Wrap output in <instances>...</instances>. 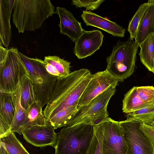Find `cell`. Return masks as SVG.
Returning a JSON list of instances; mask_svg holds the SVG:
<instances>
[{"label":"cell","mask_w":154,"mask_h":154,"mask_svg":"<svg viewBox=\"0 0 154 154\" xmlns=\"http://www.w3.org/2000/svg\"><path fill=\"white\" fill-rule=\"evenodd\" d=\"M48 122L44 125H34L25 129L22 132L24 138L32 145L39 147L54 146L57 134Z\"/></svg>","instance_id":"obj_11"},{"label":"cell","mask_w":154,"mask_h":154,"mask_svg":"<svg viewBox=\"0 0 154 154\" xmlns=\"http://www.w3.org/2000/svg\"><path fill=\"white\" fill-rule=\"evenodd\" d=\"M104 131L103 154H127V146L120 122L108 117L103 122Z\"/></svg>","instance_id":"obj_8"},{"label":"cell","mask_w":154,"mask_h":154,"mask_svg":"<svg viewBox=\"0 0 154 154\" xmlns=\"http://www.w3.org/2000/svg\"><path fill=\"white\" fill-rule=\"evenodd\" d=\"M81 17L87 26L97 27L114 36L123 37L125 29L116 23L104 18L90 11H83Z\"/></svg>","instance_id":"obj_14"},{"label":"cell","mask_w":154,"mask_h":154,"mask_svg":"<svg viewBox=\"0 0 154 154\" xmlns=\"http://www.w3.org/2000/svg\"><path fill=\"white\" fill-rule=\"evenodd\" d=\"M137 91L139 97L144 102L148 104H154V87H137Z\"/></svg>","instance_id":"obj_29"},{"label":"cell","mask_w":154,"mask_h":154,"mask_svg":"<svg viewBox=\"0 0 154 154\" xmlns=\"http://www.w3.org/2000/svg\"><path fill=\"white\" fill-rule=\"evenodd\" d=\"M0 138L11 132L15 113L11 94L0 91Z\"/></svg>","instance_id":"obj_15"},{"label":"cell","mask_w":154,"mask_h":154,"mask_svg":"<svg viewBox=\"0 0 154 154\" xmlns=\"http://www.w3.org/2000/svg\"><path fill=\"white\" fill-rule=\"evenodd\" d=\"M141 123L127 119L120 122L127 146V154H154V148L150 141L140 129Z\"/></svg>","instance_id":"obj_7"},{"label":"cell","mask_w":154,"mask_h":154,"mask_svg":"<svg viewBox=\"0 0 154 154\" xmlns=\"http://www.w3.org/2000/svg\"><path fill=\"white\" fill-rule=\"evenodd\" d=\"M92 75L89 70L83 68L57 78L53 92L43 111L47 121L62 109L78 104Z\"/></svg>","instance_id":"obj_1"},{"label":"cell","mask_w":154,"mask_h":154,"mask_svg":"<svg viewBox=\"0 0 154 154\" xmlns=\"http://www.w3.org/2000/svg\"><path fill=\"white\" fill-rule=\"evenodd\" d=\"M116 87H109L93 99L88 104L78 109L77 111L69 121L66 126H71L79 124L84 118L107 109L109 102L116 92Z\"/></svg>","instance_id":"obj_10"},{"label":"cell","mask_w":154,"mask_h":154,"mask_svg":"<svg viewBox=\"0 0 154 154\" xmlns=\"http://www.w3.org/2000/svg\"><path fill=\"white\" fill-rule=\"evenodd\" d=\"M126 116L127 119L151 125L154 119V104L148 105L128 113Z\"/></svg>","instance_id":"obj_25"},{"label":"cell","mask_w":154,"mask_h":154,"mask_svg":"<svg viewBox=\"0 0 154 154\" xmlns=\"http://www.w3.org/2000/svg\"><path fill=\"white\" fill-rule=\"evenodd\" d=\"M0 142L10 154H29L15 136L10 132L0 138Z\"/></svg>","instance_id":"obj_24"},{"label":"cell","mask_w":154,"mask_h":154,"mask_svg":"<svg viewBox=\"0 0 154 154\" xmlns=\"http://www.w3.org/2000/svg\"><path fill=\"white\" fill-rule=\"evenodd\" d=\"M77 104L64 109L50 119L48 122L55 129L66 126L78 111Z\"/></svg>","instance_id":"obj_22"},{"label":"cell","mask_w":154,"mask_h":154,"mask_svg":"<svg viewBox=\"0 0 154 154\" xmlns=\"http://www.w3.org/2000/svg\"><path fill=\"white\" fill-rule=\"evenodd\" d=\"M140 128L148 137L154 149V126L141 123Z\"/></svg>","instance_id":"obj_32"},{"label":"cell","mask_w":154,"mask_h":154,"mask_svg":"<svg viewBox=\"0 0 154 154\" xmlns=\"http://www.w3.org/2000/svg\"><path fill=\"white\" fill-rule=\"evenodd\" d=\"M16 0H0V43L7 48L11 36L10 18Z\"/></svg>","instance_id":"obj_16"},{"label":"cell","mask_w":154,"mask_h":154,"mask_svg":"<svg viewBox=\"0 0 154 154\" xmlns=\"http://www.w3.org/2000/svg\"><path fill=\"white\" fill-rule=\"evenodd\" d=\"M104 1L103 0H73L72 4L76 8H84L87 11H93L98 9Z\"/></svg>","instance_id":"obj_30"},{"label":"cell","mask_w":154,"mask_h":154,"mask_svg":"<svg viewBox=\"0 0 154 154\" xmlns=\"http://www.w3.org/2000/svg\"><path fill=\"white\" fill-rule=\"evenodd\" d=\"M11 94L15 107V113L11 126L10 131L21 135L28 123V112L27 109H25L21 103L20 84L15 91Z\"/></svg>","instance_id":"obj_17"},{"label":"cell","mask_w":154,"mask_h":154,"mask_svg":"<svg viewBox=\"0 0 154 154\" xmlns=\"http://www.w3.org/2000/svg\"><path fill=\"white\" fill-rule=\"evenodd\" d=\"M0 154H10L1 143H0Z\"/></svg>","instance_id":"obj_34"},{"label":"cell","mask_w":154,"mask_h":154,"mask_svg":"<svg viewBox=\"0 0 154 154\" xmlns=\"http://www.w3.org/2000/svg\"><path fill=\"white\" fill-rule=\"evenodd\" d=\"M19 54L32 80L37 100L43 107L48 103L55 88L57 78L49 74L44 60Z\"/></svg>","instance_id":"obj_6"},{"label":"cell","mask_w":154,"mask_h":154,"mask_svg":"<svg viewBox=\"0 0 154 154\" xmlns=\"http://www.w3.org/2000/svg\"><path fill=\"white\" fill-rule=\"evenodd\" d=\"M42 108L38 100L29 106L27 109L28 122L25 129L33 126L45 125L48 122L43 112Z\"/></svg>","instance_id":"obj_23"},{"label":"cell","mask_w":154,"mask_h":154,"mask_svg":"<svg viewBox=\"0 0 154 154\" xmlns=\"http://www.w3.org/2000/svg\"><path fill=\"white\" fill-rule=\"evenodd\" d=\"M21 88V103L27 109L29 106L37 100L34 89L32 80L29 75H25L19 83Z\"/></svg>","instance_id":"obj_20"},{"label":"cell","mask_w":154,"mask_h":154,"mask_svg":"<svg viewBox=\"0 0 154 154\" xmlns=\"http://www.w3.org/2000/svg\"><path fill=\"white\" fill-rule=\"evenodd\" d=\"M108 116V112L106 109L84 118L80 123H84L91 125L94 126H97L104 121Z\"/></svg>","instance_id":"obj_31"},{"label":"cell","mask_w":154,"mask_h":154,"mask_svg":"<svg viewBox=\"0 0 154 154\" xmlns=\"http://www.w3.org/2000/svg\"><path fill=\"white\" fill-rule=\"evenodd\" d=\"M103 36L98 30L84 31L75 42L74 54L79 59L91 55L102 45Z\"/></svg>","instance_id":"obj_12"},{"label":"cell","mask_w":154,"mask_h":154,"mask_svg":"<svg viewBox=\"0 0 154 154\" xmlns=\"http://www.w3.org/2000/svg\"><path fill=\"white\" fill-rule=\"evenodd\" d=\"M122 102V112L126 114L151 105L146 103L140 99L138 94L137 87L135 86L132 88L125 95Z\"/></svg>","instance_id":"obj_21"},{"label":"cell","mask_w":154,"mask_h":154,"mask_svg":"<svg viewBox=\"0 0 154 154\" xmlns=\"http://www.w3.org/2000/svg\"><path fill=\"white\" fill-rule=\"evenodd\" d=\"M153 67H154V72H153V73H154V57H153Z\"/></svg>","instance_id":"obj_36"},{"label":"cell","mask_w":154,"mask_h":154,"mask_svg":"<svg viewBox=\"0 0 154 154\" xmlns=\"http://www.w3.org/2000/svg\"><path fill=\"white\" fill-rule=\"evenodd\" d=\"M55 13L60 18L58 25L60 33L67 35L74 42H75L85 31L81 23L79 22L72 13L64 7H57Z\"/></svg>","instance_id":"obj_13"},{"label":"cell","mask_w":154,"mask_h":154,"mask_svg":"<svg viewBox=\"0 0 154 154\" xmlns=\"http://www.w3.org/2000/svg\"><path fill=\"white\" fill-rule=\"evenodd\" d=\"M46 63L52 65L59 74L60 78L69 75L70 72V62L57 56L49 55L44 57Z\"/></svg>","instance_id":"obj_26"},{"label":"cell","mask_w":154,"mask_h":154,"mask_svg":"<svg viewBox=\"0 0 154 154\" xmlns=\"http://www.w3.org/2000/svg\"><path fill=\"white\" fill-rule=\"evenodd\" d=\"M94 127V136L87 154H103L102 143L104 131L103 122Z\"/></svg>","instance_id":"obj_27"},{"label":"cell","mask_w":154,"mask_h":154,"mask_svg":"<svg viewBox=\"0 0 154 154\" xmlns=\"http://www.w3.org/2000/svg\"><path fill=\"white\" fill-rule=\"evenodd\" d=\"M151 125L154 126V119L153 120V122H152V123Z\"/></svg>","instance_id":"obj_35"},{"label":"cell","mask_w":154,"mask_h":154,"mask_svg":"<svg viewBox=\"0 0 154 154\" xmlns=\"http://www.w3.org/2000/svg\"><path fill=\"white\" fill-rule=\"evenodd\" d=\"M118 81L106 69L92 75V77L80 97L77 109L88 104L109 88L117 85Z\"/></svg>","instance_id":"obj_9"},{"label":"cell","mask_w":154,"mask_h":154,"mask_svg":"<svg viewBox=\"0 0 154 154\" xmlns=\"http://www.w3.org/2000/svg\"><path fill=\"white\" fill-rule=\"evenodd\" d=\"M94 132V126L84 123L64 127L57 134L55 154H87Z\"/></svg>","instance_id":"obj_3"},{"label":"cell","mask_w":154,"mask_h":154,"mask_svg":"<svg viewBox=\"0 0 154 154\" xmlns=\"http://www.w3.org/2000/svg\"><path fill=\"white\" fill-rule=\"evenodd\" d=\"M139 46L140 48L139 54L141 62L149 71L153 73L154 34L149 35Z\"/></svg>","instance_id":"obj_19"},{"label":"cell","mask_w":154,"mask_h":154,"mask_svg":"<svg viewBox=\"0 0 154 154\" xmlns=\"http://www.w3.org/2000/svg\"><path fill=\"white\" fill-rule=\"evenodd\" d=\"M45 63L46 70L49 74L57 78H60L59 74L52 65L49 63Z\"/></svg>","instance_id":"obj_33"},{"label":"cell","mask_w":154,"mask_h":154,"mask_svg":"<svg viewBox=\"0 0 154 154\" xmlns=\"http://www.w3.org/2000/svg\"><path fill=\"white\" fill-rule=\"evenodd\" d=\"M17 48H4L0 43V91L12 93L29 72Z\"/></svg>","instance_id":"obj_4"},{"label":"cell","mask_w":154,"mask_h":154,"mask_svg":"<svg viewBox=\"0 0 154 154\" xmlns=\"http://www.w3.org/2000/svg\"><path fill=\"white\" fill-rule=\"evenodd\" d=\"M138 47L130 37L125 42L119 41L106 58V69L119 82H123L133 74Z\"/></svg>","instance_id":"obj_5"},{"label":"cell","mask_w":154,"mask_h":154,"mask_svg":"<svg viewBox=\"0 0 154 154\" xmlns=\"http://www.w3.org/2000/svg\"><path fill=\"white\" fill-rule=\"evenodd\" d=\"M144 13L138 25L135 38L139 46L149 35L154 34V0Z\"/></svg>","instance_id":"obj_18"},{"label":"cell","mask_w":154,"mask_h":154,"mask_svg":"<svg viewBox=\"0 0 154 154\" xmlns=\"http://www.w3.org/2000/svg\"><path fill=\"white\" fill-rule=\"evenodd\" d=\"M13 9V21L19 33L39 29L55 12L49 0H16Z\"/></svg>","instance_id":"obj_2"},{"label":"cell","mask_w":154,"mask_h":154,"mask_svg":"<svg viewBox=\"0 0 154 154\" xmlns=\"http://www.w3.org/2000/svg\"><path fill=\"white\" fill-rule=\"evenodd\" d=\"M152 3V0H149L147 2L140 5L130 21L128 30L131 38L135 39L137 28L142 17L148 7Z\"/></svg>","instance_id":"obj_28"}]
</instances>
